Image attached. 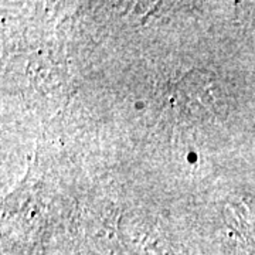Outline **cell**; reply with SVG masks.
<instances>
[{"instance_id": "6da1fadb", "label": "cell", "mask_w": 255, "mask_h": 255, "mask_svg": "<svg viewBox=\"0 0 255 255\" xmlns=\"http://www.w3.org/2000/svg\"><path fill=\"white\" fill-rule=\"evenodd\" d=\"M179 85L177 98L180 114L196 121H206L220 115L223 108V94L211 75L191 74Z\"/></svg>"}]
</instances>
